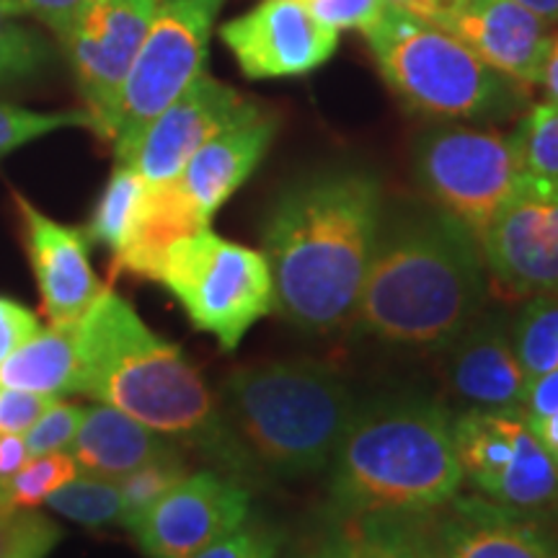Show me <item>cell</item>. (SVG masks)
<instances>
[{
    "mask_svg": "<svg viewBox=\"0 0 558 558\" xmlns=\"http://www.w3.org/2000/svg\"><path fill=\"white\" fill-rule=\"evenodd\" d=\"M383 186L362 169L292 181L262 228L275 311L308 333L352 324L383 226Z\"/></svg>",
    "mask_w": 558,
    "mask_h": 558,
    "instance_id": "6da1fadb",
    "label": "cell"
},
{
    "mask_svg": "<svg viewBox=\"0 0 558 558\" xmlns=\"http://www.w3.org/2000/svg\"><path fill=\"white\" fill-rule=\"evenodd\" d=\"M75 393L124 411L248 486L262 478L197 367L117 292L104 288L75 326Z\"/></svg>",
    "mask_w": 558,
    "mask_h": 558,
    "instance_id": "7a4b0ae2",
    "label": "cell"
},
{
    "mask_svg": "<svg viewBox=\"0 0 558 558\" xmlns=\"http://www.w3.org/2000/svg\"><path fill=\"white\" fill-rule=\"evenodd\" d=\"M486 279L478 239L450 215L383 213L354 324L390 344L448 349L484 311Z\"/></svg>",
    "mask_w": 558,
    "mask_h": 558,
    "instance_id": "3957f363",
    "label": "cell"
},
{
    "mask_svg": "<svg viewBox=\"0 0 558 558\" xmlns=\"http://www.w3.org/2000/svg\"><path fill=\"white\" fill-rule=\"evenodd\" d=\"M331 505L341 518L424 514L460 492L452 414L422 396L362 403L333 452Z\"/></svg>",
    "mask_w": 558,
    "mask_h": 558,
    "instance_id": "277c9868",
    "label": "cell"
},
{
    "mask_svg": "<svg viewBox=\"0 0 558 558\" xmlns=\"http://www.w3.org/2000/svg\"><path fill=\"white\" fill-rule=\"evenodd\" d=\"M220 407L262 476L300 478L329 469L357 401L331 365L279 360L233 369Z\"/></svg>",
    "mask_w": 558,
    "mask_h": 558,
    "instance_id": "5b68a950",
    "label": "cell"
},
{
    "mask_svg": "<svg viewBox=\"0 0 558 558\" xmlns=\"http://www.w3.org/2000/svg\"><path fill=\"white\" fill-rule=\"evenodd\" d=\"M362 34L386 86L416 114L494 122L514 114L525 99L520 83L488 68L448 32L409 13L386 5Z\"/></svg>",
    "mask_w": 558,
    "mask_h": 558,
    "instance_id": "8992f818",
    "label": "cell"
},
{
    "mask_svg": "<svg viewBox=\"0 0 558 558\" xmlns=\"http://www.w3.org/2000/svg\"><path fill=\"white\" fill-rule=\"evenodd\" d=\"M158 282L179 300L199 331L233 352L262 318L275 311V282L267 256L220 239L205 228L173 243Z\"/></svg>",
    "mask_w": 558,
    "mask_h": 558,
    "instance_id": "52a82bcc",
    "label": "cell"
},
{
    "mask_svg": "<svg viewBox=\"0 0 558 558\" xmlns=\"http://www.w3.org/2000/svg\"><path fill=\"white\" fill-rule=\"evenodd\" d=\"M226 0H160L148 37L124 81L114 117L117 163H128L148 124L205 73L213 26Z\"/></svg>",
    "mask_w": 558,
    "mask_h": 558,
    "instance_id": "ba28073f",
    "label": "cell"
},
{
    "mask_svg": "<svg viewBox=\"0 0 558 558\" xmlns=\"http://www.w3.org/2000/svg\"><path fill=\"white\" fill-rule=\"evenodd\" d=\"M418 190L481 241L497 209L522 177L509 135L465 124H437L414 145Z\"/></svg>",
    "mask_w": 558,
    "mask_h": 558,
    "instance_id": "9c48e42d",
    "label": "cell"
},
{
    "mask_svg": "<svg viewBox=\"0 0 558 558\" xmlns=\"http://www.w3.org/2000/svg\"><path fill=\"white\" fill-rule=\"evenodd\" d=\"M452 439L463 481L484 499L525 514L558 509V469L522 411L463 409Z\"/></svg>",
    "mask_w": 558,
    "mask_h": 558,
    "instance_id": "30bf717a",
    "label": "cell"
},
{
    "mask_svg": "<svg viewBox=\"0 0 558 558\" xmlns=\"http://www.w3.org/2000/svg\"><path fill=\"white\" fill-rule=\"evenodd\" d=\"M160 0H88L62 34L75 86L86 104L90 130L101 140L114 135L120 96L140 47L148 37Z\"/></svg>",
    "mask_w": 558,
    "mask_h": 558,
    "instance_id": "8fae6325",
    "label": "cell"
},
{
    "mask_svg": "<svg viewBox=\"0 0 558 558\" xmlns=\"http://www.w3.org/2000/svg\"><path fill=\"white\" fill-rule=\"evenodd\" d=\"M488 277L512 295H558V179L522 173L481 235Z\"/></svg>",
    "mask_w": 558,
    "mask_h": 558,
    "instance_id": "7c38bea8",
    "label": "cell"
},
{
    "mask_svg": "<svg viewBox=\"0 0 558 558\" xmlns=\"http://www.w3.org/2000/svg\"><path fill=\"white\" fill-rule=\"evenodd\" d=\"M251 486L218 469L192 471L128 527L148 558H192L248 520Z\"/></svg>",
    "mask_w": 558,
    "mask_h": 558,
    "instance_id": "4fadbf2b",
    "label": "cell"
},
{
    "mask_svg": "<svg viewBox=\"0 0 558 558\" xmlns=\"http://www.w3.org/2000/svg\"><path fill=\"white\" fill-rule=\"evenodd\" d=\"M220 39L251 81L308 75L339 50V32L313 16L300 0H262L256 9L228 21Z\"/></svg>",
    "mask_w": 558,
    "mask_h": 558,
    "instance_id": "5bb4252c",
    "label": "cell"
},
{
    "mask_svg": "<svg viewBox=\"0 0 558 558\" xmlns=\"http://www.w3.org/2000/svg\"><path fill=\"white\" fill-rule=\"evenodd\" d=\"M256 109L259 104L241 96L233 86L209 73H199L148 124L128 166L148 184L177 179L202 145Z\"/></svg>",
    "mask_w": 558,
    "mask_h": 558,
    "instance_id": "9a60e30c",
    "label": "cell"
},
{
    "mask_svg": "<svg viewBox=\"0 0 558 558\" xmlns=\"http://www.w3.org/2000/svg\"><path fill=\"white\" fill-rule=\"evenodd\" d=\"M437 29L448 32L481 62L520 86L541 81L554 41L550 21L514 0H460Z\"/></svg>",
    "mask_w": 558,
    "mask_h": 558,
    "instance_id": "2e32d148",
    "label": "cell"
},
{
    "mask_svg": "<svg viewBox=\"0 0 558 558\" xmlns=\"http://www.w3.org/2000/svg\"><path fill=\"white\" fill-rule=\"evenodd\" d=\"M13 202L24 222L26 254L37 277L47 320L52 326H78L104 292L90 267V241L83 230L47 218L19 192H13Z\"/></svg>",
    "mask_w": 558,
    "mask_h": 558,
    "instance_id": "e0dca14e",
    "label": "cell"
},
{
    "mask_svg": "<svg viewBox=\"0 0 558 558\" xmlns=\"http://www.w3.org/2000/svg\"><path fill=\"white\" fill-rule=\"evenodd\" d=\"M448 380L465 409L522 411L530 378L512 344V318L481 311L448 347Z\"/></svg>",
    "mask_w": 558,
    "mask_h": 558,
    "instance_id": "ac0fdd59",
    "label": "cell"
},
{
    "mask_svg": "<svg viewBox=\"0 0 558 558\" xmlns=\"http://www.w3.org/2000/svg\"><path fill=\"white\" fill-rule=\"evenodd\" d=\"M427 514L442 558H556L525 512L497 501L456 494Z\"/></svg>",
    "mask_w": 558,
    "mask_h": 558,
    "instance_id": "d6986e66",
    "label": "cell"
},
{
    "mask_svg": "<svg viewBox=\"0 0 558 558\" xmlns=\"http://www.w3.org/2000/svg\"><path fill=\"white\" fill-rule=\"evenodd\" d=\"M277 128L275 111L259 107L233 128L215 135L186 160L184 171L177 179L207 222L241 190L243 181L259 169L275 143Z\"/></svg>",
    "mask_w": 558,
    "mask_h": 558,
    "instance_id": "ffe728a7",
    "label": "cell"
},
{
    "mask_svg": "<svg viewBox=\"0 0 558 558\" xmlns=\"http://www.w3.org/2000/svg\"><path fill=\"white\" fill-rule=\"evenodd\" d=\"M184 448L124 411L96 403L83 411V422L70 442V458L81 471L120 481L150 460L173 456Z\"/></svg>",
    "mask_w": 558,
    "mask_h": 558,
    "instance_id": "44dd1931",
    "label": "cell"
},
{
    "mask_svg": "<svg viewBox=\"0 0 558 558\" xmlns=\"http://www.w3.org/2000/svg\"><path fill=\"white\" fill-rule=\"evenodd\" d=\"M207 226L209 222L194 207L190 194L181 190L179 179L148 184L128 239L114 254V271L158 282L160 267L173 243L190 239Z\"/></svg>",
    "mask_w": 558,
    "mask_h": 558,
    "instance_id": "7402d4cb",
    "label": "cell"
},
{
    "mask_svg": "<svg viewBox=\"0 0 558 558\" xmlns=\"http://www.w3.org/2000/svg\"><path fill=\"white\" fill-rule=\"evenodd\" d=\"M78 386L75 326H47L0 362V388L62 399Z\"/></svg>",
    "mask_w": 558,
    "mask_h": 558,
    "instance_id": "603a6c76",
    "label": "cell"
},
{
    "mask_svg": "<svg viewBox=\"0 0 558 558\" xmlns=\"http://www.w3.org/2000/svg\"><path fill=\"white\" fill-rule=\"evenodd\" d=\"M292 558H411L399 514L341 518Z\"/></svg>",
    "mask_w": 558,
    "mask_h": 558,
    "instance_id": "cb8c5ba5",
    "label": "cell"
},
{
    "mask_svg": "<svg viewBox=\"0 0 558 558\" xmlns=\"http://www.w3.org/2000/svg\"><path fill=\"white\" fill-rule=\"evenodd\" d=\"M148 190V181L128 163H117L114 171L104 186L99 202H96L94 215L83 233L90 243H101L111 251H120L128 239L132 220H135L143 194Z\"/></svg>",
    "mask_w": 558,
    "mask_h": 558,
    "instance_id": "d4e9b609",
    "label": "cell"
},
{
    "mask_svg": "<svg viewBox=\"0 0 558 558\" xmlns=\"http://www.w3.org/2000/svg\"><path fill=\"white\" fill-rule=\"evenodd\" d=\"M512 344L530 380L558 369V295L527 298L512 318Z\"/></svg>",
    "mask_w": 558,
    "mask_h": 558,
    "instance_id": "484cf974",
    "label": "cell"
},
{
    "mask_svg": "<svg viewBox=\"0 0 558 558\" xmlns=\"http://www.w3.org/2000/svg\"><path fill=\"white\" fill-rule=\"evenodd\" d=\"M45 505L86 527L124 525V505L120 481L94 476L83 471V476L70 478L65 486L52 492Z\"/></svg>",
    "mask_w": 558,
    "mask_h": 558,
    "instance_id": "4316f807",
    "label": "cell"
},
{
    "mask_svg": "<svg viewBox=\"0 0 558 558\" xmlns=\"http://www.w3.org/2000/svg\"><path fill=\"white\" fill-rule=\"evenodd\" d=\"M78 476V465L70 458V452H50L26 460L13 476L0 486V505L34 509L45 505V499L70 478Z\"/></svg>",
    "mask_w": 558,
    "mask_h": 558,
    "instance_id": "83f0119b",
    "label": "cell"
},
{
    "mask_svg": "<svg viewBox=\"0 0 558 558\" xmlns=\"http://www.w3.org/2000/svg\"><path fill=\"white\" fill-rule=\"evenodd\" d=\"M50 60L52 50L39 32L24 26L0 5V88L37 78Z\"/></svg>",
    "mask_w": 558,
    "mask_h": 558,
    "instance_id": "f1b7e54d",
    "label": "cell"
},
{
    "mask_svg": "<svg viewBox=\"0 0 558 558\" xmlns=\"http://www.w3.org/2000/svg\"><path fill=\"white\" fill-rule=\"evenodd\" d=\"M192 473V463L186 450L173 452V456L150 460V463L140 465L137 471L128 473L120 478V492H122V505H124V525L130 527L140 514L145 512L150 505L163 497L166 492H171L179 481H184Z\"/></svg>",
    "mask_w": 558,
    "mask_h": 558,
    "instance_id": "f546056e",
    "label": "cell"
},
{
    "mask_svg": "<svg viewBox=\"0 0 558 558\" xmlns=\"http://www.w3.org/2000/svg\"><path fill=\"white\" fill-rule=\"evenodd\" d=\"M522 173L558 179V104H538L512 132Z\"/></svg>",
    "mask_w": 558,
    "mask_h": 558,
    "instance_id": "4dcf8cb0",
    "label": "cell"
},
{
    "mask_svg": "<svg viewBox=\"0 0 558 558\" xmlns=\"http://www.w3.org/2000/svg\"><path fill=\"white\" fill-rule=\"evenodd\" d=\"M60 538V525L47 514L0 505V558H47Z\"/></svg>",
    "mask_w": 558,
    "mask_h": 558,
    "instance_id": "1f68e13d",
    "label": "cell"
},
{
    "mask_svg": "<svg viewBox=\"0 0 558 558\" xmlns=\"http://www.w3.org/2000/svg\"><path fill=\"white\" fill-rule=\"evenodd\" d=\"M68 128L90 130V117L86 111H32L0 101V158L19 150L21 145L32 143V140Z\"/></svg>",
    "mask_w": 558,
    "mask_h": 558,
    "instance_id": "d6a6232c",
    "label": "cell"
},
{
    "mask_svg": "<svg viewBox=\"0 0 558 558\" xmlns=\"http://www.w3.org/2000/svg\"><path fill=\"white\" fill-rule=\"evenodd\" d=\"M522 416L558 469V369L530 380Z\"/></svg>",
    "mask_w": 558,
    "mask_h": 558,
    "instance_id": "836d02e7",
    "label": "cell"
},
{
    "mask_svg": "<svg viewBox=\"0 0 558 558\" xmlns=\"http://www.w3.org/2000/svg\"><path fill=\"white\" fill-rule=\"evenodd\" d=\"M83 411H86V407H78V403H65L60 399L54 401L52 407L24 432V442L29 456L37 458L50 456V452H65L70 448V442H73L75 432L81 427Z\"/></svg>",
    "mask_w": 558,
    "mask_h": 558,
    "instance_id": "e575fe53",
    "label": "cell"
},
{
    "mask_svg": "<svg viewBox=\"0 0 558 558\" xmlns=\"http://www.w3.org/2000/svg\"><path fill=\"white\" fill-rule=\"evenodd\" d=\"M279 548H282L279 530L246 520L226 538L215 541L213 546L202 548L192 558H277Z\"/></svg>",
    "mask_w": 558,
    "mask_h": 558,
    "instance_id": "d590c367",
    "label": "cell"
},
{
    "mask_svg": "<svg viewBox=\"0 0 558 558\" xmlns=\"http://www.w3.org/2000/svg\"><path fill=\"white\" fill-rule=\"evenodd\" d=\"M308 9L318 21L331 29H362L365 32L380 16L383 0H311Z\"/></svg>",
    "mask_w": 558,
    "mask_h": 558,
    "instance_id": "8d00e7d4",
    "label": "cell"
},
{
    "mask_svg": "<svg viewBox=\"0 0 558 558\" xmlns=\"http://www.w3.org/2000/svg\"><path fill=\"white\" fill-rule=\"evenodd\" d=\"M54 401L52 396L0 388V435H24Z\"/></svg>",
    "mask_w": 558,
    "mask_h": 558,
    "instance_id": "74e56055",
    "label": "cell"
},
{
    "mask_svg": "<svg viewBox=\"0 0 558 558\" xmlns=\"http://www.w3.org/2000/svg\"><path fill=\"white\" fill-rule=\"evenodd\" d=\"M86 3L88 0H0V5L11 16L37 19L54 37H62L70 29V24H73Z\"/></svg>",
    "mask_w": 558,
    "mask_h": 558,
    "instance_id": "f35d334b",
    "label": "cell"
},
{
    "mask_svg": "<svg viewBox=\"0 0 558 558\" xmlns=\"http://www.w3.org/2000/svg\"><path fill=\"white\" fill-rule=\"evenodd\" d=\"M41 329L37 316L11 298H0V362Z\"/></svg>",
    "mask_w": 558,
    "mask_h": 558,
    "instance_id": "ab89813d",
    "label": "cell"
},
{
    "mask_svg": "<svg viewBox=\"0 0 558 558\" xmlns=\"http://www.w3.org/2000/svg\"><path fill=\"white\" fill-rule=\"evenodd\" d=\"M403 535H407L411 558H442L439 554L435 533H432L429 514H399Z\"/></svg>",
    "mask_w": 558,
    "mask_h": 558,
    "instance_id": "60d3db41",
    "label": "cell"
},
{
    "mask_svg": "<svg viewBox=\"0 0 558 558\" xmlns=\"http://www.w3.org/2000/svg\"><path fill=\"white\" fill-rule=\"evenodd\" d=\"M388 9L409 13L418 21H427V24L437 26L448 13L456 9L460 0H383Z\"/></svg>",
    "mask_w": 558,
    "mask_h": 558,
    "instance_id": "b9f144b4",
    "label": "cell"
},
{
    "mask_svg": "<svg viewBox=\"0 0 558 558\" xmlns=\"http://www.w3.org/2000/svg\"><path fill=\"white\" fill-rule=\"evenodd\" d=\"M24 435H0V486L29 460Z\"/></svg>",
    "mask_w": 558,
    "mask_h": 558,
    "instance_id": "7bdbcfd3",
    "label": "cell"
},
{
    "mask_svg": "<svg viewBox=\"0 0 558 558\" xmlns=\"http://www.w3.org/2000/svg\"><path fill=\"white\" fill-rule=\"evenodd\" d=\"M538 83L546 88V101L558 104V34H554V41H550Z\"/></svg>",
    "mask_w": 558,
    "mask_h": 558,
    "instance_id": "ee69618b",
    "label": "cell"
},
{
    "mask_svg": "<svg viewBox=\"0 0 558 558\" xmlns=\"http://www.w3.org/2000/svg\"><path fill=\"white\" fill-rule=\"evenodd\" d=\"M514 3L525 5V9L538 13L541 19L550 21V24L558 21V0H514Z\"/></svg>",
    "mask_w": 558,
    "mask_h": 558,
    "instance_id": "f6af8a7d",
    "label": "cell"
},
{
    "mask_svg": "<svg viewBox=\"0 0 558 558\" xmlns=\"http://www.w3.org/2000/svg\"><path fill=\"white\" fill-rule=\"evenodd\" d=\"M300 3H305V5H308V3H311V0H300Z\"/></svg>",
    "mask_w": 558,
    "mask_h": 558,
    "instance_id": "bcb514c9",
    "label": "cell"
},
{
    "mask_svg": "<svg viewBox=\"0 0 558 558\" xmlns=\"http://www.w3.org/2000/svg\"><path fill=\"white\" fill-rule=\"evenodd\" d=\"M556 558H558V556H556Z\"/></svg>",
    "mask_w": 558,
    "mask_h": 558,
    "instance_id": "7dc6e473",
    "label": "cell"
}]
</instances>
